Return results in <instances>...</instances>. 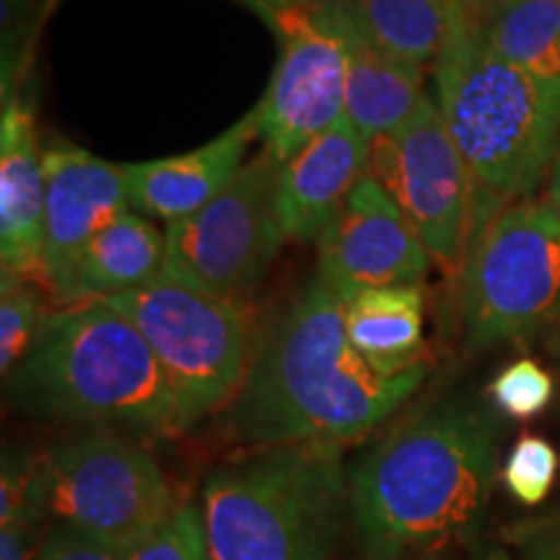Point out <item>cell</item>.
I'll use <instances>...</instances> for the list:
<instances>
[{
    "label": "cell",
    "mask_w": 560,
    "mask_h": 560,
    "mask_svg": "<svg viewBox=\"0 0 560 560\" xmlns=\"http://www.w3.org/2000/svg\"><path fill=\"white\" fill-rule=\"evenodd\" d=\"M348 301L319 276L257 340L240 395L219 412V436L244 450L338 444L374 431L408 402L423 366L382 376L348 338Z\"/></svg>",
    "instance_id": "6da1fadb"
},
{
    "label": "cell",
    "mask_w": 560,
    "mask_h": 560,
    "mask_svg": "<svg viewBox=\"0 0 560 560\" xmlns=\"http://www.w3.org/2000/svg\"><path fill=\"white\" fill-rule=\"evenodd\" d=\"M501 423L452 395L397 423L350 472L363 556H441L478 535L499 475Z\"/></svg>",
    "instance_id": "7a4b0ae2"
},
{
    "label": "cell",
    "mask_w": 560,
    "mask_h": 560,
    "mask_svg": "<svg viewBox=\"0 0 560 560\" xmlns=\"http://www.w3.org/2000/svg\"><path fill=\"white\" fill-rule=\"evenodd\" d=\"M13 410L62 423L115 425L143 436L190 431L149 342L104 301L42 317L24 361L5 376Z\"/></svg>",
    "instance_id": "3957f363"
},
{
    "label": "cell",
    "mask_w": 560,
    "mask_h": 560,
    "mask_svg": "<svg viewBox=\"0 0 560 560\" xmlns=\"http://www.w3.org/2000/svg\"><path fill=\"white\" fill-rule=\"evenodd\" d=\"M433 66L441 117L475 182V242L509 200L535 192L552 166L560 83L503 60L465 11Z\"/></svg>",
    "instance_id": "277c9868"
},
{
    "label": "cell",
    "mask_w": 560,
    "mask_h": 560,
    "mask_svg": "<svg viewBox=\"0 0 560 560\" xmlns=\"http://www.w3.org/2000/svg\"><path fill=\"white\" fill-rule=\"evenodd\" d=\"M210 560H330L350 516L338 444L249 450L200 490Z\"/></svg>",
    "instance_id": "5b68a950"
},
{
    "label": "cell",
    "mask_w": 560,
    "mask_h": 560,
    "mask_svg": "<svg viewBox=\"0 0 560 560\" xmlns=\"http://www.w3.org/2000/svg\"><path fill=\"white\" fill-rule=\"evenodd\" d=\"M104 304L149 342L190 429L240 395L260 340L249 301L208 296L159 278Z\"/></svg>",
    "instance_id": "8992f818"
},
{
    "label": "cell",
    "mask_w": 560,
    "mask_h": 560,
    "mask_svg": "<svg viewBox=\"0 0 560 560\" xmlns=\"http://www.w3.org/2000/svg\"><path fill=\"white\" fill-rule=\"evenodd\" d=\"M459 306L475 350L560 325L558 210L548 202L503 208L470 244Z\"/></svg>",
    "instance_id": "52a82bcc"
},
{
    "label": "cell",
    "mask_w": 560,
    "mask_h": 560,
    "mask_svg": "<svg viewBox=\"0 0 560 560\" xmlns=\"http://www.w3.org/2000/svg\"><path fill=\"white\" fill-rule=\"evenodd\" d=\"M47 514L96 540L136 550L177 506L156 457L120 433L89 431L39 457Z\"/></svg>",
    "instance_id": "ba28073f"
},
{
    "label": "cell",
    "mask_w": 560,
    "mask_h": 560,
    "mask_svg": "<svg viewBox=\"0 0 560 560\" xmlns=\"http://www.w3.org/2000/svg\"><path fill=\"white\" fill-rule=\"evenodd\" d=\"M278 172L280 164L262 149L206 208L166 223L161 278L208 296L249 301L285 242L276 208Z\"/></svg>",
    "instance_id": "9c48e42d"
},
{
    "label": "cell",
    "mask_w": 560,
    "mask_h": 560,
    "mask_svg": "<svg viewBox=\"0 0 560 560\" xmlns=\"http://www.w3.org/2000/svg\"><path fill=\"white\" fill-rule=\"evenodd\" d=\"M369 177L400 206L433 260L457 268L472 242L475 182L439 104L423 96L400 128L371 140Z\"/></svg>",
    "instance_id": "30bf717a"
},
{
    "label": "cell",
    "mask_w": 560,
    "mask_h": 560,
    "mask_svg": "<svg viewBox=\"0 0 560 560\" xmlns=\"http://www.w3.org/2000/svg\"><path fill=\"white\" fill-rule=\"evenodd\" d=\"M278 34L280 55L260 102L265 151L285 164L346 115L348 50L338 26L319 9H278L247 0Z\"/></svg>",
    "instance_id": "8fae6325"
},
{
    "label": "cell",
    "mask_w": 560,
    "mask_h": 560,
    "mask_svg": "<svg viewBox=\"0 0 560 560\" xmlns=\"http://www.w3.org/2000/svg\"><path fill=\"white\" fill-rule=\"evenodd\" d=\"M319 276L350 301L366 289L412 285L431 255L389 192L369 174L319 234Z\"/></svg>",
    "instance_id": "7c38bea8"
},
{
    "label": "cell",
    "mask_w": 560,
    "mask_h": 560,
    "mask_svg": "<svg viewBox=\"0 0 560 560\" xmlns=\"http://www.w3.org/2000/svg\"><path fill=\"white\" fill-rule=\"evenodd\" d=\"M47 182L45 255L39 278L50 285L104 226L130 208L125 166L70 143L42 151Z\"/></svg>",
    "instance_id": "4fadbf2b"
},
{
    "label": "cell",
    "mask_w": 560,
    "mask_h": 560,
    "mask_svg": "<svg viewBox=\"0 0 560 560\" xmlns=\"http://www.w3.org/2000/svg\"><path fill=\"white\" fill-rule=\"evenodd\" d=\"M371 140L346 115L280 164L276 208L285 240L312 242L369 174Z\"/></svg>",
    "instance_id": "5bb4252c"
},
{
    "label": "cell",
    "mask_w": 560,
    "mask_h": 560,
    "mask_svg": "<svg viewBox=\"0 0 560 560\" xmlns=\"http://www.w3.org/2000/svg\"><path fill=\"white\" fill-rule=\"evenodd\" d=\"M260 136V104L200 149L179 156L122 164L130 206L164 221H179L206 208L247 164V151Z\"/></svg>",
    "instance_id": "9a60e30c"
},
{
    "label": "cell",
    "mask_w": 560,
    "mask_h": 560,
    "mask_svg": "<svg viewBox=\"0 0 560 560\" xmlns=\"http://www.w3.org/2000/svg\"><path fill=\"white\" fill-rule=\"evenodd\" d=\"M47 182L30 104L5 96L0 117V262L16 276H39L45 255Z\"/></svg>",
    "instance_id": "2e32d148"
},
{
    "label": "cell",
    "mask_w": 560,
    "mask_h": 560,
    "mask_svg": "<svg viewBox=\"0 0 560 560\" xmlns=\"http://www.w3.org/2000/svg\"><path fill=\"white\" fill-rule=\"evenodd\" d=\"M166 236L143 215L125 210L83 247L47 289L60 306L107 301L143 289L164 272Z\"/></svg>",
    "instance_id": "e0dca14e"
},
{
    "label": "cell",
    "mask_w": 560,
    "mask_h": 560,
    "mask_svg": "<svg viewBox=\"0 0 560 560\" xmlns=\"http://www.w3.org/2000/svg\"><path fill=\"white\" fill-rule=\"evenodd\" d=\"M319 9L338 26L348 50L346 117L369 140L397 130L423 100V68L410 66L376 47L340 0H322Z\"/></svg>",
    "instance_id": "ac0fdd59"
},
{
    "label": "cell",
    "mask_w": 560,
    "mask_h": 560,
    "mask_svg": "<svg viewBox=\"0 0 560 560\" xmlns=\"http://www.w3.org/2000/svg\"><path fill=\"white\" fill-rule=\"evenodd\" d=\"M423 306L420 283L361 291L346 306L348 338L382 376L408 374L425 363Z\"/></svg>",
    "instance_id": "d6986e66"
},
{
    "label": "cell",
    "mask_w": 560,
    "mask_h": 560,
    "mask_svg": "<svg viewBox=\"0 0 560 560\" xmlns=\"http://www.w3.org/2000/svg\"><path fill=\"white\" fill-rule=\"evenodd\" d=\"M353 24L410 66L436 62L459 19V0H340Z\"/></svg>",
    "instance_id": "ffe728a7"
},
{
    "label": "cell",
    "mask_w": 560,
    "mask_h": 560,
    "mask_svg": "<svg viewBox=\"0 0 560 560\" xmlns=\"http://www.w3.org/2000/svg\"><path fill=\"white\" fill-rule=\"evenodd\" d=\"M480 30L511 66L560 83V0H522L482 21Z\"/></svg>",
    "instance_id": "44dd1931"
},
{
    "label": "cell",
    "mask_w": 560,
    "mask_h": 560,
    "mask_svg": "<svg viewBox=\"0 0 560 560\" xmlns=\"http://www.w3.org/2000/svg\"><path fill=\"white\" fill-rule=\"evenodd\" d=\"M560 457L548 439L524 433L514 441L506 462L501 467L503 488L522 506H540L556 486Z\"/></svg>",
    "instance_id": "7402d4cb"
},
{
    "label": "cell",
    "mask_w": 560,
    "mask_h": 560,
    "mask_svg": "<svg viewBox=\"0 0 560 560\" xmlns=\"http://www.w3.org/2000/svg\"><path fill=\"white\" fill-rule=\"evenodd\" d=\"M42 317L45 314H42L37 291L26 283L24 276L3 270V289H0V371L3 376H9L24 361Z\"/></svg>",
    "instance_id": "603a6c76"
},
{
    "label": "cell",
    "mask_w": 560,
    "mask_h": 560,
    "mask_svg": "<svg viewBox=\"0 0 560 560\" xmlns=\"http://www.w3.org/2000/svg\"><path fill=\"white\" fill-rule=\"evenodd\" d=\"M490 402L514 420L537 418L556 397V380L540 361L520 359L503 366L488 387Z\"/></svg>",
    "instance_id": "cb8c5ba5"
},
{
    "label": "cell",
    "mask_w": 560,
    "mask_h": 560,
    "mask_svg": "<svg viewBox=\"0 0 560 560\" xmlns=\"http://www.w3.org/2000/svg\"><path fill=\"white\" fill-rule=\"evenodd\" d=\"M130 560H210L200 503H177L170 520L132 550Z\"/></svg>",
    "instance_id": "d4e9b609"
},
{
    "label": "cell",
    "mask_w": 560,
    "mask_h": 560,
    "mask_svg": "<svg viewBox=\"0 0 560 560\" xmlns=\"http://www.w3.org/2000/svg\"><path fill=\"white\" fill-rule=\"evenodd\" d=\"M132 550L102 542L96 537L70 529L66 524H55L45 529L37 560H130Z\"/></svg>",
    "instance_id": "484cf974"
},
{
    "label": "cell",
    "mask_w": 560,
    "mask_h": 560,
    "mask_svg": "<svg viewBox=\"0 0 560 560\" xmlns=\"http://www.w3.org/2000/svg\"><path fill=\"white\" fill-rule=\"evenodd\" d=\"M47 516V503L42 501L0 524V560H37Z\"/></svg>",
    "instance_id": "4316f807"
},
{
    "label": "cell",
    "mask_w": 560,
    "mask_h": 560,
    "mask_svg": "<svg viewBox=\"0 0 560 560\" xmlns=\"http://www.w3.org/2000/svg\"><path fill=\"white\" fill-rule=\"evenodd\" d=\"M520 548L524 560H560V520L524 527Z\"/></svg>",
    "instance_id": "83f0119b"
},
{
    "label": "cell",
    "mask_w": 560,
    "mask_h": 560,
    "mask_svg": "<svg viewBox=\"0 0 560 560\" xmlns=\"http://www.w3.org/2000/svg\"><path fill=\"white\" fill-rule=\"evenodd\" d=\"M514 3H522V0H459L462 11L467 13V16L475 19V21H488L493 19L495 13H501L503 9H509V5Z\"/></svg>",
    "instance_id": "f1b7e54d"
},
{
    "label": "cell",
    "mask_w": 560,
    "mask_h": 560,
    "mask_svg": "<svg viewBox=\"0 0 560 560\" xmlns=\"http://www.w3.org/2000/svg\"><path fill=\"white\" fill-rule=\"evenodd\" d=\"M548 206L560 213V149L550 166V185H548Z\"/></svg>",
    "instance_id": "f546056e"
},
{
    "label": "cell",
    "mask_w": 560,
    "mask_h": 560,
    "mask_svg": "<svg viewBox=\"0 0 560 560\" xmlns=\"http://www.w3.org/2000/svg\"><path fill=\"white\" fill-rule=\"evenodd\" d=\"M262 3L278 5V9H314L322 0H262Z\"/></svg>",
    "instance_id": "4dcf8cb0"
},
{
    "label": "cell",
    "mask_w": 560,
    "mask_h": 560,
    "mask_svg": "<svg viewBox=\"0 0 560 560\" xmlns=\"http://www.w3.org/2000/svg\"><path fill=\"white\" fill-rule=\"evenodd\" d=\"M550 355L556 359V366H558V374H560V325L552 327V335H550Z\"/></svg>",
    "instance_id": "1f68e13d"
},
{
    "label": "cell",
    "mask_w": 560,
    "mask_h": 560,
    "mask_svg": "<svg viewBox=\"0 0 560 560\" xmlns=\"http://www.w3.org/2000/svg\"><path fill=\"white\" fill-rule=\"evenodd\" d=\"M359 560H446L441 556H418V558H371V556H363ZM488 560H499V558H488Z\"/></svg>",
    "instance_id": "d6a6232c"
}]
</instances>
